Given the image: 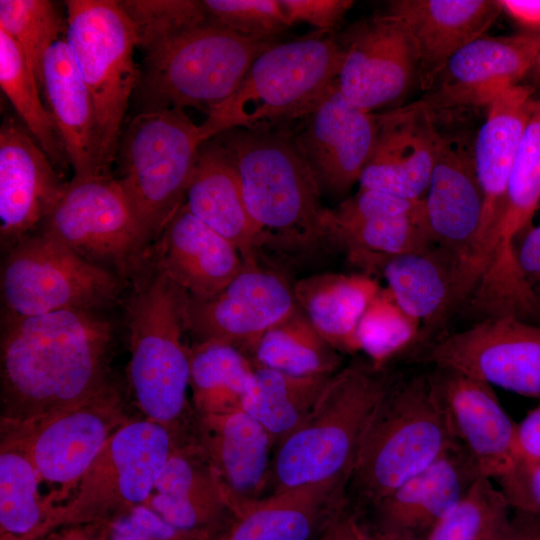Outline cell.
<instances>
[{
  "label": "cell",
  "instance_id": "cell-1",
  "mask_svg": "<svg viewBox=\"0 0 540 540\" xmlns=\"http://www.w3.org/2000/svg\"><path fill=\"white\" fill-rule=\"evenodd\" d=\"M113 329L95 310L2 317L0 424L22 425L81 403L112 383Z\"/></svg>",
  "mask_w": 540,
  "mask_h": 540
},
{
  "label": "cell",
  "instance_id": "cell-2",
  "mask_svg": "<svg viewBox=\"0 0 540 540\" xmlns=\"http://www.w3.org/2000/svg\"><path fill=\"white\" fill-rule=\"evenodd\" d=\"M397 378L362 359L335 372L310 415L275 448L270 493L348 483L366 427Z\"/></svg>",
  "mask_w": 540,
  "mask_h": 540
},
{
  "label": "cell",
  "instance_id": "cell-3",
  "mask_svg": "<svg viewBox=\"0 0 540 540\" xmlns=\"http://www.w3.org/2000/svg\"><path fill=\"white\" fill-rule=\"evenodd\" d=\"M458 443L430 372L397 378L360 442L349 479L356 498L372 508Z\"/></svg>",
  "mask_w": 540,
  "mask_h": 540
},
{
  "label": "cell",
  "instance_id": "cell-4",
  "mask_svg": "<svg viewBox=\"0 0 540 540\" xmlns=\"http://www.w3.org/2000/svg\"><path fill=\"white\" fill-rule=\"evenodd\" d=\"M343 56L335 33L274 43L199 125L203 143L231 129L273 130L301 120L337 80Z\"/></svg>",
  "mask_w": 540,
  "mask_h": 540
},
{
  "label": "cell",
  "instance_id": "cell-5",
  "mask_svg": "<svg viewBox=\"0 0 540 540\" xmlns=\"http://www.w3.org/2000/svg\"><path fill=\"white\" fill-rule=\"evenodd\" d=\"M236 167L248 213L264 243L325 241L321 188L292 135L231 129L213 137Z\"/></svg>",
  "mask_w": 540,
  "mask_h": 540
},
{
  "label": "cell",
  "instance_id": "cell-6",
  "mask_svg": "<svg viewBox=\"0 0 540 540\" xmlns=\"http://www.w3.org/2000/svg\"><path fill=\"white\" fill-rule=\"evenodd\" d=\"M274 43L209 19L151 44L142 50L135 90L140 112L190 106L208 115L234 93L256 57Z\"/></svg>",
  "mask_w": 540,
  "mask_h": 540
},
{
  "label": "cell",
  "instance_id": "cell-7",
  "mask_svg": "<svg viewBox=\"0 0 540 540\" xmlns=\"http://www.w3.org/2000/svg\"><path fill=\"white\" fill-rule=\"evenodd\" d=\"M188 297L156 269L127 308L128 381L134 401L145 418L179 433L189 431L194 421L187 399L190 347L184 342Z\"/></svg>",
  "mask_w": 540,
  "mask_h": 540
},
{
  "label": "cell",
  "instance_id": "cell-8",
  "mask_svg": "<svg viewBox=\"0 0 540 540\" xmlns=\"http://www.w3.org/2000/svg\"><path fill=\"white\" fill-rule=\"evenodd\" d=\"M202 143L181 108L139 112L121 135L118 181L147 244L183 205Z\"/></svg>",
  "mask_w": 540,
  "mask_h": 540
},
{
  "label": "cell",
  "instance_id": "cell-9",
  "mask_svg": "<svg viewBox=\"0 0 540 540\" xmlns=\"http://www.w3.org/2000/svg\"><path fill=\"white\" fill-rule=\"evenodd\" d=\"M65 40L96 112L103 172L110 174L140 70L134 26L116 0H68Z\"/></svg>",
  "mask_w": 540,
  "mask_h": 540
},
{
  "label": "cell",
  "instance_id": "cell-10",
  "mask_svg": "<svg viewBox=\"0 0 540 540\" xmlns=\"http://www.w3.org/2000/svg\"><path fill=\"white\" fill-rule=\"evenodd\" d=\"M182 434L148 418L132 417L108 439L72 498L53 509L46 534L68 525L111 523L146 504Z\"/></svg>",
  "mask_w": 540,
  "mask_h": 540
},
{
  "label": "cell",
  "instance_id": "cell-11",
  "mask_svg": "<svg viewBox=\"0 0 540 540\" xmlns=\"http://www.w3.org/2000/svg\"><path fill=\"white\" fill-rule=\"evenodd\" d=\"M119 289L110 270L40 232L13 245L1 271L5 312L18 316L96 310L114 301Z\"/></svg>",
  "mask_w": 540,
  "mask_h": 540
},
{
  "label": "cell",
  "instance_id": "cell-12",
  "mask_svg": "<svg viewBox=\"0 0 540 540\" xmlns=\"http://www.w3.org/2000/svg\"><path fill=\"white\" fill-rule=\"evenodd\" d=\"M132 417L115 383L93 397L22 425L0 424L30 456L54 508L74 495L108 439Z\"/></svg>",
  "mask_w": 540,
  "mask_h": 540
},
{
  "label": "cell",
  "instance_id": "cell-13",
  "mask_svg": "<svg viewBox=\"0 0 540 540\" xmlns=\"http://www.w3.org/2000/svg\"><path fill=\"white\" fill-rule=\"evenodd\" d=\"M38 229L84 259L121 272L131 270L147 246L122 186L111 174L66 183Z\"/></svg>",
  "mask_w": 540,
  "mask_h": 540
},
{
  "label": "cell",
  "instance_id": "cell-14",
  "mask_svg": "<svg viewBox=\"0 0 540 540\" xmlns=\"http://www.w3.org/2000/svg\"><path fill=\"white\" fill-rule=\"evenodd\" d=\"M412 360L540 398V326L512 316L487 318L420 345Z\"/></svg>",
  "mask_w": 540,
  "mask_h": 540
},
{
  "label": "cell",
  "instance_id": "cell-15",
  "mask_svg": "<svg viewBox=\"0 0 540 540\" xmlns=\"http://www.w3.org/2000/svg\"><path fill=\"white\" fill-rule=\"evenodd\" d=\"M540 48V32L483 35L458 50L419 101L436 124L461 120L487 108L501 92L520 84Z\"/></svg>",
  "mask_w": 540,
  "mask_h": 540
},
{
  "label": "cell",
  "instance_id": "cell-16",
  "mask_svg": "<svg viewBox=\"0 0 540 540\" xmlns=\"http://www.w3.org/2000/svg\"><path fill=\"white\" fill-rule=\"evenodd\" d=\"M297 306L293 287L283 277L261 269L257 262L244 263L211 298L188 297L187 330L197 342H221L253 356L263 335Z\"/></svg>",
  "mask_w": 540,
  "mask_h": 540
},
{
  "label": "cell",
  "instance_id": "cell-17",
  "mask_svg": "<svg viewBox=\"0 0 540 540\" xmlns=\"http://www.w3.org/2000/svg\"><path fill=\"white\" fill-rule=\"evenodd\" d=\"M532 91L516 84L501 92L486 108L475 134L473 155L483 198L482 216L467 277L476 285L489 267L497 245L510 174L523 137Z\"/></svg>",
  "mask_w": 540,
  "mask_h": 540
},
{
  "label": "cell",
  "instance_id": "cell-18",
  "mask_svg": "<svg viewBox=\"0 0 540 540\" xmlns=\"http://www.w3.org/2000/svg\"><path fill=\"white\" fill-rule=\"evenodd\" d=\"M336 36L344 55L337 84L354 106L373 113L401 99L417 83L410 37L388 13L356 22Z\"/></svg>",
  "mask_w": 540,
  "mask_h": 540
},
{
  "label": "cell",
  "instance_id": "cell-19",
  "mask_svg": "<svg viewBox=\"0 0 540 540\" xmlns=\"http://www.w3.org/2000/svg\"><path fill=\"white\" fill-rule=\"evenodd\" d=\"M438 130L435 162L423 198L425 215L433 243L460 261L463 291L483 207L474 165L475 136L471 137L464 126L453 125L449 131Z\"/></svg>",
  "mask_w": 540,
  "mask_h": 540
},
{
  "label": "cell",
  "instance_id": "cell-20",
  "mask_svg": "<svg viewBox=\"0 0 540 540\" xmlns=\"http://www.w3.org/2000/svg\"><path fill=\"white\" fill-rule=\"evenodd\" d=\"M292 138L322 189L342 195L359 180L373 151L379 121L351 104L337 80L301 120Z\"/></svg>",
  "mask_w": 540,
  "mask_h": 540
},
{
  "label": "cell",
  "instance_id": "cell-21",
  "mask_svg": "<svg viewBox=\"0 0 540 540\" xmlns=\"http://www.w3.org/2000/svg\"><path fill=\"white\" fill-rule=\"evenodd\" d=\"M326 241L342 248L358 264L375 256L427 250L432 241L424 201L361 189L325 216Z\"/></svg>",
  "mask_w": 540,
  "mask_h": 540
},
{
  "label": "cell",
  "instance_id": "cell-22",
  "mask_svg": "<svg viewBox=\"0 0 540 540\" xmlns=\"http://www.w3.org/2000/svg\"><path fill=\"white\" fill-rule=\"evenodd\" d=\"M432 382L452 433L482 477L497 480L518 465L516 425L493 387L455 370L434 367Z\"/></svg>",
  "mask_w": 540,
  "mask_h": 540
},
{
  "label": "cell",
  "instance_id": "cell-23",
  "mask_svg": "<svg viewBox=\"0 0 540 540\" xmlns=\"http://www.w3.org/2000/svg\"><path fill=\"white\" fill-rule=\"evenodd\" d=\"M482 477L460 443L372 507L384 540H425Z\"/></svg>",
  "mask_w": 540,
  "mask_h": 540
},
{
  "label": "cell",
  "instance_id": "cell-24",
  "mask_svg": "<svg viewBox=\"0 0 540 540\" xmlns=\"http://www.w3.org/2000/svg\"><path fill=\"white\" fill-rule=\"evenodd\" d=\"M24 125L12 118L0 128V234L10 248L37 230L66 183Z\"/></svg>",
  "mask_w": 540,
  "mask_h": 540
},
{
  "label": "cell",
  "instance_id": "cell-25",
  "mask_svg": "<svg viewBox=\"0 0 540 540\" xmlns=\"http://www.w3.org/2000/svg\"><path fill=\"white\" fill-rule=\"evenodd\" d=\"M540 205V97L532 99L529 116L510 174L497 245L477 284L486 301L511 305L531 291L516 259L515 240L531 223Z\"/></svg>",
  "mask_w": 540,
  "mask_h": 540
},
{
  "label": "cell",
  "instance_id": "cell-26",
  "mask_svg": "<svg viewBox=\"0 0 540 540\" xmlns=\"http://www.w3.org/2000/svg\"><path fill=\"white\" fill-rule=\"evenodd\" d=\"M377 116L379 131L362 171L360 188L423 199L440 136L429 111L417 100Z\"/></svg>",
  "mask_w": 540,
  "mask_h": 540
},
{
  "label": "cell",
  "instance_id": "cell-27",
  "mask_svg": "<svg viewBox=\"0 0 540 540\" xmlns=\"http://www.w3.org/2000/svg\"><path fill=\"white\" fill-rule=\"evenodd\" d=\"M357 266L364 274L381 275L396 303L421 325L417 343L431 340L464 299L460 261L447 250H427L392 256L375 255Z\"/></svg>",
  "mask_w": 540,
  "mask_h": 540
},
{
  "label": "cell",
  "instance_id": "cell-28",
  "mask_svg": "<svg viewBox=\"0 0 540 540\" xmlns=\"http://www.w3.org/2000/svg\"><path fill=\"white\" fill-rule=\"evenodd\" d=\"M385 12L409 35L417 84L426 92L458 50L486 35L502 9L494 0H392Z\"/></svg>",
  "mask_w": 540,
  "mask_h": 540
},
{
  "label": "cell",
  "instance_id": "cell-29",
  "mask_svg": "<svg viewBox=\"0 0 540 540\" xmlns=\"http://www.w3.org/2000/svg\"><path fill=\"white\" fill-rule=\"evenodd\" d=\"M192 433L215 470L234 512L263 497L274 445L257 420L243 409L194 415Z\"/></svg>",
  "mask_w": 540,
  "mask_h": 540
},
{
  "label": "cell",
  "instance_id": "cell-30",
  "mask_svg": "<svg viewBox=\"0 0 540 540\" xmlns=\"http://www.w3.org/2000/svg\"><path fill=\"white\" fill-rule=\"evenodd\" d=\"M146 504L171 525L209 537L234 513L192 430L178 438Z\"/></svg>",
  "mask_w": 540,
  "mask_h": 540
},
{
  "label": "cell",
  "instance_id": "cell-31",
  "mask_svg": "<svg viewBox=\"0 0 540 540\" xmlns=\"http://www.w3.org/2000/svg\"><path fill=\"white\" fill-rule=\"evenodd\" d=\"M345 482L270 493L249 502L207 540H316L343 509Z\"/></svg>",
  "mask_w": 540,
  "mask_h": 540
},
{
  "label": "cell",
  "instance_id": "cell-32",
  "mask_svg": "<svg viewBox=\"0 0 540 540\" xmlns=\"http://www.w3.org/2000/svg\"><path fill=\"white\" fill-rule=\"evenodd\" d=\"M155 253L156 269L196 300L220 292L244 265L238 249L194 217L184 203L157 239Z\"/></svg>",
  "mask_w": 540,
  "mask_h": 540
},
{
  "label": "cell",
  "instance_id": "cell-33",
  "mask_svg": "<svg viewBox=\"0 0 540 540\" xmlns=\"http://www.w3.org/2000/svg\"><path fill=\"white\" fill-rule=\"evenodd\" d=\"M184 205L199 221L230 241L244 263L256 262V249L264 240L246 208L233 160L215 138L198 149Z\"/></svg>",
  "mask_w": 540,
  "mask_h": 540
},
{
  "label": "cell",
  "instance_id": "cell-34",
  "mask_svg": "<svg viewBox=\"0 0 540 540\" xmlns=\"http://www.w3.org/2000/svg\"><path fill=\"white\" fill-rule=\"evenodd\" d=\"M41 92L64 145L73 178L104 175L95 107L65 38L46 52Z\"/></svg>",
  "mask_w": 540,
  "mask_h": 540
},
{
  "label": "cell",
  "instance_id": "cell-35",
  "mask_svg": "<svg viewBox=\"0 0 540 540\" xmlns=\"http://www.w3.org/2000/svg\"><path fill=\"white\" fill-rule=\"evenodd\" d=\"M380 287L364 273H324L297 281L293 292L299 308L332 347L355 353L359 321Z\"/></svg>",
  "mask_w": 540,
  "mask_h": 540
},
{
  "label": "cell",
  "instance_id": "cell-36",
  "mask_svg": "<svg viewBox=\"0 0 540 540\" xmlns=\"http://www.w3.org/2000/svg\"><path fill=\"white\" fill-rule=\"evenodd\" d=\"M332 375L295 376L255 366L242 409L265 428L275 450L310 415Z\"/></svg>",
  "mask_w": 540,
  "mask_h": 540
},
{
  "label": "cell",
  "instance_id": "cell-37",
  "mask_svg": "<svg viewBox=\"0 0 540 540\" xmlns=\"http://www.w3.org/2000/svg\"><path fill=\"white\" fill-rule=\"evenodd\" d=\"M255 365L239 349L215 341L190 347V383L194 415H215L242 409Z\"/></svg>",
  "mask_w": 540,
  "mask_h": 540
},
{
  "label": "cell",
  "instance_id": "cell-38",
  "mask_svg": "<svg viewBox=\"0 0 540 540\" xmlns=\"http://www.w3.org/2000/svg\"><path fill=\"white\" fill-rule=\"evenodd\" d=\"M40 476L19 439L0 430V534H47L54 507L41 492Z\"/></svg>",
  "mask_w": 540,
  "mask_h": 540
},
{
  "label": "cell",
  "instance_id": "cell-39",
  "mask_svg": "<svg viewBox=\"0 0 540 540\" xmlns=\"http://www.w3.org/2000/svg\"><path fill=\"white\" fill-rule=\"evenodd\" d=\"M339 353L297 306L263 335L252 361L255 366L295 376L332 375L339 370Z\"/></svg>",
  "mask_w": 540,
  "mask_h": 540
},
{
  "label": "cell",
  "instance_id": "cell-40",
  "mask_svg": "<svg viewBox=\"0 0 540 540\" xmlns=\"http://www.w3.org/2000/svg\"><path fill=\"white\" fill-rule=\"evenodd\" d=\"M0 86L23 125L57 168L69 160L37 80L16 42L0 29Z\"/></svg>",
  "mask_w": 540,
  "mask_h": 540
},
{
  "label": "cell",
  "instance_id": "cell-41",
  "mask_svg": "<svg viewBox=\"0 0 540 540\" xmlns=\"http://www.w3.org/2000/svg\"><path fill=\"white\" fill-rule=\"evenodd\" d=\"M511 509L493 480L479 477L425 540H502L513 523Z\"/></svg>",
  "mask_w": 540,
  "mask_h": 540
},
{
  "label": "cell",
  "instance_id": "cell-42",
  "mask_svg": "<svg viewBox=\"0 0 540 540\" xmlns=\"http://www.w3.org/2000/svg\"><path fill=\"white\" fill-rule=\"evenodd\" d=\"M0 29L22 50L41 91L44 56L67 31V19L58 4L49 0H0Z\"/></svg>",
  "mask_w": 540,
  "mask_h": 540
},
{
  "label": "cell",
  "instance_id": "cell-43",
  "mask_svg": "<svg viewBox=\"0 0 540 540\" xmlns=\"http://www.w3.org/2000/svg\"><path fill=\"white\" fill-rule=\"evenodd\" d=\"M420 330L419 321L396 303L386 287H380L357 327L359 351L376 368H383L392 356L418 341Z\"/></svg>",
  "mask_w": 540,
  "mask_h": 540
},
{
  "label": "cell",
  "instance_id": "cell-44",
  "mask_svg": "<svg viewBox=\"0 0 540 540\" xmlns=\"http://www.w3.org/2000/svg\"><path fill=\"white\" fill-rule=\"evenodd\" d=\"M121 5L137 36V49L209 20L203 1L124 0Z\"/></svg>",
  "mask_w": 540,
  "mask_h": 540
},
{
  "label": "cell",
  "instance_id": "cell-45",
  "mask_svg": "<svg viewBox=\"0 0 540 540\" xmlns=\"http://www.w3.org/2000/svg\"><path fill=\"white\" fill-rule=\"evenodd\" d=\"M210 20L243 36L275 39L290 26L279 0H202Z\"/></svg>",
  "mask_w": 540,
  "mask_h": 540
},
{
  "label": "cell",
  "instance_id": "cell-46",
  "mask_svg": "<svg viewBox=\"0 0 540 540\" xmlns=\"http://www.w3.org/2000/svg\"><path fill=\"white\" fill-rule=\"evenodd\" d=\"M209 536L179 529L149 505H139L109 523V540H207Z\"/></svg>",
  "mask_w": 540,
  "mask_h": 540
},
{
  "label": "cell",
  "instance_id": "cell-47",
  "mask_svg": "<svg viewBox=\"0 0 540 540\" xmlns=\"http://www.w3.org/2000/svg\"><path fill=\"white\" fill-rule=\"evenodd\" d=\"M289 26L307 23L318 29L317 33L333 34L347 11L351 0H279Z\"/></svg>",
  "mask_w": 540,
  "mask_h": 540
},
{
  "label": "cell",
  "instance_id": "cell-48",
  "mask_svg": "<svg viewBox=\"0 0 540 540\" xmlns=\"http://www.w3.org/2000/svg\"><path fill=\"white\" fill-rule=\"evenodd\" d=\"M496 482L512 509L540 515V464H518Z\"/></svg>",
  "mask_w": 540,
  "mask_h": 540
},
{
  "label": "cell",
  "instance_id": "cell-49",
  "mask_svg": "<svg viewBox=\"0 0 540 540\" xmlns=\"http://www.w3.org/2000/svg\"><path fill=\"white\" fill-rule=\"evenodd\" d=\"M518 464H540V404L516 425Z\"/></svg>",
  "mask_w": 540,
  "mask_h": 540
},
{
  "label": "cell",
  "instance_id": "cell-50",
  "mask_svg": "<svg viewBox=\"0 0 540 540\" xmlns=\"http://www.w3.org/2000/svg\"><path fill=\"white\" fill-rule=\"evenodd\" d=\"M516 259L525 281L532 288L540 283V224L527 232L516 249Z\"/></svg>",
  "mask_w": 540,
  "mask_h": 540
},
{
  "label": "cell",
  "instance_id": "cell-51",
  "mask_svg": "<svg viewBox=\"0 0 540 540\" xmlns=\"http://www.w3.org/2000/svg\"><path fill=\"white\" fill-rule=\"evenodd\" d=\"M502 12L507 13L527 32H540V0H500Z\"/></svg>",
  "mask_w": 540,
  "mask_h": 540
},
{
  "label": "cell",
  "instance_id": "cell-52",
  "mask_svg": "<svg viewBox=\"0 0 540 540\" xmlns=\"http://www.w3.org/2000/svg\"><path fill=\"white\" fill-rule=\"evenodd\" d=\"M42 540H109V523L94 522L57 528Z\"/></svg>",
  "mask_w": 540,
  "mask_h": 540
},
{
  "label": "cell",
  "instance_id": "cell-53",
  "mask_svg": "<svg viewBox=\"0 0 540 540\" xmlns=\"http://www.w3.org/2000/svg\"><path fill=\"white\" fill-rule=\"evenodd\" d=\"M357 519L344 511L339 513L316 540H357Z\"/></svg>",
  "mask_w": 540,
  "mask_h": 540
},
{
  "label": "cell",
  "instance_id": "cell-54",
  "mask_svg": "<svg viewBox=\"0 0 540 540\" xmlns=\"http://www.w3.org/2000/svg\"><path fill=\"white\" fill-rule=\"evenodd\" d=\"M520 84L528 87L533 97H540V48L530 70Z\"/></svg>",
  "mask_w": 540,
  "mask_h": 540
},
{
  "label": "cell",
  "instance_id": "cell-55",
  "mask_svg": "<svg viewBox=\"0 0 540 540\" xmlns=\"http://www.w3.org/2000/svg\"><path fill=\"white\" fill-rule=\"evenodd\" d=\"M538 533L539 531L523 528L513 522L502 540H537Z\"/></svg>",
  "mask_w": 540,
  "mask_h": 540
},
{
  "label": "cell",
  "instance_id": "cell-56",
  "mask_svg": "<svg viewBox=\"0 0 540 540\" xmlns=\"http://www.w3.org/2000/svg\"><path fill=\"white\" fill-rule=\"evenodd\" d=\"M357 540H384L373 531H370L357 523Z\"/></svg>",
  "mask_w": 540,
  "mask_h": 540
},
{
  "label": "cell",
  "instance_id": "cell-57",
  "mask_svg": "<svg viewBox=\"0 0 540 540\" xmlns=\"http://www.w3.org/2000/svg\"><path fill=\"white\" fill-rule=\"evenodd\" d=\"M43 538L37 534H27V535H10V534H0V540H42Z\"/></svg>",
  "mask_w": 540,
  "mask_h": 540
},
{
  "label": "cell",
  "instance_id": "cell-58",
  "mask_svg": "<svg viewBox=\"0 0 540 540\" xmlns=\"http://www.w3.org/2000/svg\"><path fill=\"white\" fill-rule=\"evenodd\" d=\"M533 291H534V294L536 296V299L538 301V304L540 306V283L536 284L534 287H533Z\"/></svg>",
  "mask_w": 540,
  "mask_h": 540
},
{
  "label": "cell",
  "instance_id": "cell-59",
  "mask_svg": "<svg viewBox=\"0 0 540 540\" xmlns=\"http://www.w3.org/2000/svg\"><path fill=\"white\" fill-rule=\"evenodd\" d=\"M537 540H540V531L538 533Z\"/></svg>",
  "mask_w": 540,
  "mask_h": 540
}]
</instances>
